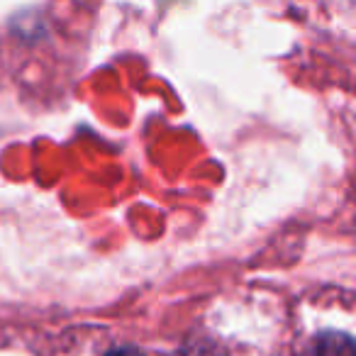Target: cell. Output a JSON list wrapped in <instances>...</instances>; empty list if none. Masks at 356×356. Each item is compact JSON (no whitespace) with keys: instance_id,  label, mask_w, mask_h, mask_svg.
Segmentation results:
<instances>
[{"instance_id":"6da1fadb","label":"cell","mask_w":356,"mask_h":356,"mask_svg":"<svg viewBox=\"0 0 356 356\" xmlns=\"http://www.w3.org/2000/svg\"><path fill=\"white\" fill-rule=\"evenodd\" d=\"M312 356H354V341L344 332H325L312 341Z\"/></svg>"},{"instance_id":"7a4b0ae2","label":"cell","mask_w":356,"mask_h":356,"mask_svg":"<svg viewBox=\"0 0 356 356\" xmlns=\"http://www.w3.org/2000/svg\"><path fill=\"white\" fill-rule=\"evenodd\" d=\"M105 356H144L139 349H132V346H122V349H113L108 351Z\"/></svg>"}]
</instances>
